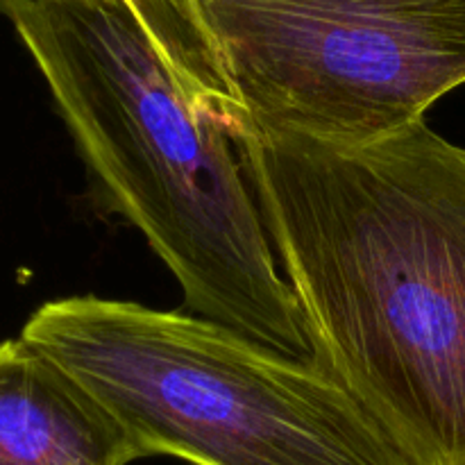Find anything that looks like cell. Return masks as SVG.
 Instances as JSON below:
<instances>
[{"instance_id":"6da1fadb","label":"cell","mask_w":465,"mask_h":465,"mask_svg":"<svg viewBox=\"0 0 465 465\" xmlns=\"http://www.w3.org/2000/svg\"><path fill=\"white\" fill-rule=\"evenodd\" d=\"M234 136L325 366L409 465H465V148L418 121L366 145Z\"/></svg>"},{"instance_id":"7a4b0ae2","label":"cell","mask_w":465,"mask_h":465,"mask_svg":"<svg viewBox=\"0 0 465 465\" xmlns=\"http://www.w3.org/2000/svg\"><path fill=\"white\" fill-rule=\"evenodd\" d=\"M109 207L193 316L313 359L234 136V100L180 0H0Z\"/></svg>"},{"instance_id":"3957f363","label":"cell","mask_w":465,"mask_h":465,"mask_svg":"<svg viewBox=\"0 0 465 465\" xmlns=\"http://www.w3.org/2000/svg\"><path fill=\"white\" fill-rule=\"evenodd\" d=\"M21 336L118 418L141 457L193 465H409L318 361L184 312L95 295L45 302Z\"/></svg>"},{"instance_id":"277c9868","label":"cell","mask_w":465,"mask_h":465,"mask_svg":"<svg viewBox=\"0 0 465 465\" xmlns=\"http://www.w3.org/2000/svg\"><path fill=\"white\" fill-rule=\"evenodd\" d=\"M250 125L366 145L465 84V0H180Z\"/></svg>"},{"instance_id":"5b68a950","label":"cell","mask_w":465,"mask_h":465,"mask_svg":"<svg viewBox=\"0 0 465 465\" xmlns=\"http://www.w3.org/2000/svg\"><path fill=\"white\" fill-rule=\"evenodd\" d=\"M139 448L62 363L23 336L0 343V465H130Z\"/></svg>"}]
</instances>
